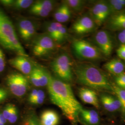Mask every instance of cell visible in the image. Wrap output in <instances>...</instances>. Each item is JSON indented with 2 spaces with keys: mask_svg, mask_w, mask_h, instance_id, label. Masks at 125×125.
<instances>
[{
  "mask_svg": "<svg viewBox=\"0 0 125 125\" xmlns=\"http://www.w3.org/2000/svg\"><path fill=\"white\" fill-rule=\"evenodd\" d=\"M72 48L76 57L81 60H99L103 54L98 48L91 43L83 40H76L72 43Z\"/></svg>",
  "mask_w": 125,
  "mask_h": 125,
  "instance_id": "5",
  "label": "cell"
},
{
  "mask_svg": "<svg viewBox=\"0 0 125 125\" xmlns=\"http://www.w3.org/2000/svg\"><path fill=\"white\" fill-rule=\"evenodd\" d=\"M8 96V93H6L4 94H0V103L4 101L7 98Z\"/></svg>",
  "mask_w": 125,
  "mask_h": 125,
  "instance_id": "37",
  "label": "cell"
},
{
  "mask_svg": "<svg viewBox=\"0 0 125 125\" xmlns=\"http://www.w3.org/2000/svg\"><path fill=\"white\" fill-rule=\"evenodd\" d=\"M13 0H0V3L6 7H12L14 2Z\"/></svg>",
  "mask_w": 125,
  "mask_h": 125,
  "instance_id": "35",
  "label": "cell"
},
{
  "mask_svg": "<svg viewBox=\"0 0 125 125\" xmlns=\"http://www.w3.org/2000/svg\"><path fill=\"white\" fill-rule=\"evenodd\" d=\"M118 39L122 44L125 45V35L119 31L118 34Z\"/></svg>",
  "mask_w": 125,
  "mask_h": 125,
  "instance_id": "36",
  "label": "cell"
},
{
  "mask_svg": "<svg viewBox=\"0 0 125 125\" xmlns=\"http://www.w3.org/2000/svg\"><path fill=\"white\" fill-rule=\"evenodd\" d=\"M0 45L18 55L28 57L19 41L13 23L0 8Z\"/></svg>",
  "mask_w": 125,
  "mask_h": 125,
  "instance_id": "3",
  "label": "cell"
},
{
  "mask_svg": "<svg viewBox=\"0 0 125 125\" xmlns=\"http://www.w3.org/2000/svg\"><path fill=\"white\" fill-rule=\"evenodd\" d=\"M89 15L97 27L104 24L111 15L106 0L95 2L89 9Z\"/></svg>",
  "mask_w": 125,
  "mask_h": 125,
  "instance_id": "8",
  "label": "cell"
},
{
  "mask_svg": "<svg viewBox=\"0 0 125 125\" xmlns=\"http://www.w3.org/2000/svg\"><path fill=\"white\" fill-rule=\"evenodd\" d=\"M6 93H8V91L0 87V94H4Z\"/></svg>",
  "mask_w": 125,
  "mask_h": 125,
  "instance_id": "39",
  "label": "cell"
},
{
  "mask_svg": "<svg viewBox=\"0 0 125 125\" xmlns=\"http://www.w3.org/2000/svg\"><path fill=\"white\" fill-rule=\"evenodd\" d=\"M78 95L83 102L91 105L97 109L100 108L98 96L95 90L87 87H82L79 89Z\"/></svg>",
  "mask_w": 125,
  "mask_h": 125,
  "instance_id": "18",
  "label": "cell"
},
{
  "mask_svg": "<svg viewBox=\"0 0 125 125\" xmlns=\"http://www.w3.org/2000/svg\"><path fill=\"white\" fill-rule=\"evenodd\" d=\"M34 1L32 0H16L14 1L12 7L17 10L27 9L31 6Z\"/></svg>",
  "mask_w": 125,
  "mask_h": 125,
  "instance_id": "27",
  "label": "cell"
},
{
  "mask_svg": "<svg viewBox=\"0 0 125 125\" xmlns=\"http://www.w3.org/2000/svg\"><path fill=\"white\" fill-rule=\"evenodd\" d=\"M50 99L58 107L73 125H77L78 115L83 106L73 92L70 83L64 82L49 74L47 86Z\"/></svg>",
  "mask_w": 125,
  "mask_h": 125,
  "instance_id": "1",
  "label": "cell"
},
{
  "mask_svg": "<svg viewBox=\"0 0 125 125\" xmlns=\"http://www.w3.org/2000/svg\"><path fill=\"white\" fill-rule=\"evenodd\" d=\"M9 63L12 67L17 69L25 76H29L34 65L28 57L21 55H17L10 59Z\"/></svg>",
  "mask_w": 125,
  "mask_h": 125,
  "instance_id": "16",
  "label": "cell"
},
{
  "mask_svg": "<svg viewBox=\"0 0 125 125\" xmlns=\"http://www.w3.org/2000/svg\"><path fill=\"white\" fill-rule=\"evenodd\" d=\"M0 122L6 125L7 123V121L6 120L4 117L3 116L2 112H0Z\"/></svg>",
  "mask_w": 125,
  "mask_h": 125,
  "instance_id": "38",
  "label": "cell"
},
{
  "mask_svg": "<svg viewBox=\"0 0 125 125\" xmlns=\"http://www.w3.org/2000/svg\"><path fill=\"white\" fill-rule=\"evenodd\" d=\"M45 28L46 33H47L56 43L58 44V36L53 28L48 23L45 24Z\"/></svg>",
  "mask_w": 125,
  "mask_h": 125,
  "instance_id": "30",
  "label": "cell"
},
{
  "mask_svg": "<svg viewBox=\"0 0 125 125\" xmlns=\"http://www.w3.org/2000/svg\"><path fill=\"white\" fill-rule=\"evenodd\" d=\"M115 81L117 87L125 90V72L116 76Z\"/></svg>",
  "mask_w": 125,
  "mask_h": 125,
  "instance_id": "31",
  "label": "cell"
},
{
  "mask_svg": "<svg viewBox=\"0 0 125 125\" xmlns=\"http://www.w3.org/2000/svg\"><path fill=\"white\" fill-rule=\"evenodd\" d=\"M94 44L105 57H109L112 54L113 42L112 37L108 31L103 29L95 33L93 36Z\"/></svg>",
  "mask_w": 125,
  "mask_h": 125,
  "instance_id": "9",
  "label": "cell"
},
{
  "mask_svg": "<svg viewBox=\"0 0 125 125\" xmlns=\"http://www.w3.org/2000/svg\"><path fill=\"white\" fill-rule=\"evenodd\" d=\"M56 44L47 33L40 34L32 40V52L38 57H47L54 52Z\"/></svg>",
  "mask_w": 125,
  "mask_h": 125,
  "instance_id": "6",
  "label": "cell"
},
{
  "mask_svg": "<svg viewBox=\"0 0 125 125\" xmlns=\"http://www.w3.org/2000/svg\"><path fill=\"white\" fill-rule=\"evenodd\" d=\"M55 1L51 0H39L34 1L29 8L31 14L41 17H46L53 9Z\"/></svg>",
  "mask_w": 125,
  "mask_h": 125,
  "instance_id": "12",
  "label": "cell"
},
{
  "mask_svg": "<svg viewBox=\"0 0 125 125\" xmlns=\"http://www.w3.org/2000/svg\"><path fill=\"white\" fill-rule=\"evenodd\" d=\"M105 30L120 31L125 30V10L110 15L104 23Z\"/></svg>",
  "mask_w": 125,
  "mask_h": 125,
  "instance_id": "15",
  "label": "cell"
},
{
  "mask_svg": "<svg viewBox=\"0 0 125 125\" xmlns=\"http://www.w3.org/2000/svg\"><path fill=\"white\" fill-rule=\"evenodd\" d=\"M76 82L94 90L114 94L113 84L105 73L98 67L87 62L77 63L73 68Z\"/></svg>",
  "mask_w": 125,
  "mask_h": 125,
  "instance_id": "2",
  "label": "cell"
},
{
  "mask_svg": "<svg viewBox=\"0 0 125 125\" xmlns=\"http://www.w3.org/2000/svg\"><path fill=\"white\" fill-rule=\"evenodd\" d=\"M6 66V61L4 53L0 47V73L4 71Z\"/></svg>",
  "mask_w": 125,
  "mask_h": 125,
  "instance_id": "32",
  "label": "cell"
},
{
  "mask_svg": "<svg viewBox=\"0 0 125 125\" xmlns=\"http://www.w3.org/2000/svg\"><path fill=\"white\" fill-rule=\"evenodd\" d=\"M111 15L124 10L125 0H106Z\"/></svg>",
  "mask_w": 125,
  "mask_h": 125,
  "instance_id": "25",
  "label": "cell"
},
{
  "mask_svg": "<svg viewBox=\"0 0 125 125\" xmlns=\"http://www.w3.org/2000/svg\"><path fill=\"white\" fill-rule=\"evenodd\" d=\"M66 4L72 12H81L85 7L86 1L83 0H66L62 1Z\"/></svg>",
  "mask_w": 125,
  "mask_h": 125,
  "instance_id": "26",
  "label": "cell"
},
{
  "mask_svg": "<svg viewBox=\"0 0 125 125\" xmlns=\"http://www.w3.org/2000/svg\"><path fill=\"white\" fill-rule=\"evenodd\" d=\"M2 113L8 122L11 124L15 123L19 118L18 108L13 104H7L3 109Z\"/></svg>",
  "mask_w": 125,
  "mask_h": 125,
  "instance_id": "22",
  "label": "cell"
},
{
  "mask_svg": "<svg viewBox=\"0 0 125 125\" xmlns=\"http://www.w3.org/2000/svg\"><path fill=\"white\" fill-rule=\"evenodd\" d=\"M26 125H41L39 119L34 113L30 112L26 118Z\"/></svg>",
  "mask_w": 125,
  "mask_h": 125,
  "instance_id": "28",
  "label": "cell"
},
{
  "mask_svg": "<svg viewBox=\"0 0 125 125\" xmlns=\"http://www.w3.org/2000/svg\"><path fill=\"white\" fill-rule=\"evenodd\" d=\"M51 67L56 78L70 83L73 80V68L72 58L66 52L59 54L51 62Z\"/></svg>",
  "mask_w": 125,
  "mask_h": 125,
  "instance_id": "4",
  "label": "cell"
},
{
  "mask_svg": "<svg viewBox=\"0 0 125 125\" xmlns=\"http://www.w3.org/2000/svg\"><path fill=\"white\" fill-rule=\"evenodd\" d=\"M97 27L89 14L83 15L78 18L72 26V30L76 34L83 35L94 31Z\"/></svg>",
  "mask_w": 125,
  "mask_h": 125,
  "instance_id": "10",
  "label": "cell"
},
{
  "mask_svg": "<svg viewBox=\"0 0 125 125\" xmlns=\"http://www.w3.org/2000/svg\"><path fill=\"white\" fill-rule=\"evenodd\" d=\"M114 94L119 99L121 104V116L123 121H125V90L121 89L116 85L113 84Z\"/></svg>",
  "mask_w": 125,
  "mask_h": 125,
  "instance_id": "24",
  "label": "cell"
},
{
  "mask_svg": "<svg viewBox=\"0 0 125 125\" xmlns=\"http://www.w3.org/2000/svg\"><path fill=\"white\" fill-rule=\"evenodd\" d=\"M114 125V124H109V125Z\"/></svg>",
  "mask_w": 125,
  "mask_h": 125,
  "instance_id": "41",
  "label": "cell"
},
{
  "mask_svg": "<svg viewBox=\"0 0 125 125\" xmlns=\"http://www.w3.org/2000/svg\"><path fill=\"white\" fill-rule=\"evenodd\" d=\"M45 95V92L41 89H39L35 98L29 103L33 105H40L44 103Z\"/></svg>",
  "mask_w": 125,
  "mask_h": 125,
  "instance_id": "29",
  "label": "cell"
},
{
  "mask_svg": "<svg viewBox=\"0 0 125 125\" xmlns=\"http://www.w3.org/2000/svg\"><path fill=\"white\" fill-rule=\"evenodd\" d=\"M17 27L20 37L24 41H30L36 36V25L30 19L21 18L18 21Z\"/></svg>",
  "mask_w": 125,
  "mask_h": 125,
  "instance_id": "11",
  "label": "cell"
},
{
  "mask_svg": "<svg viewBox=\"0 0 125 125\" xmlns=\"http://www.w3.org/2000/svg\"><path fill=\"white\" fill-rule=\"evenodd\" d=\"M78 122L83 125H100L101 119L98 112L92 108L83 107L78 115Z\"/></svg>",
  "mask_w": 125,
  "mask_h": 125,
  "instance_id": "17",
  "label": "cell"
},
{
  "mask_svg": "<svg viewBox=\"0 0 125 125\" xmlns=\"http://www.w3.org/2000/svg\"><path fill=\"white\" fill-rule=\"evenodd\" d=\"M100 101L103 108L108 113L121 112V103L115 94L103 92L100 95Z\"/></svg>",
  "mask_w": 125,
  "mask_h": 125,
  "instance_id": "14",
  "label": "cell"
},
{
  "mask_svg": "<svg viewBox=\"0 0 125 125\" xmlns=\"http://www.w3.org/2000/svg\"><path fill=\"white\" fill-rule=\"evenodd\" d=\"M38 90L39 89H32L30 92V93L29 94L28 97V101L29 103H30L35 98L37 94H38Z\"/></svg>",
  "mask_w": 125,
  "mask_h": 125,
  "instance_id": "34",
  "label": "cell"
},
{
  "mask_svg": "<svg viewBox=\"0 0 125 125\" xmlns=\"http://www.w3.org/2000/svg\"><path fill=\"white\" fill-rule=\"evenodd\" d=\"M39 120L41 125H58L60 117L55 111L46 109L41 113Z\"/></svg>",
  "mask_w": 125,
  "mask_h": 125,
  "instance_id": "19",
  "label": "cell"
},
{
  "mask_svg": "<svg viewBox=\"0 0 125 125\" xmlns=\"http://www.w3.org/2000/svg\"><path fill=\"white\" fill-rule=\"evenodd\" d=\"M49 73L39 65H34L29 75V81L36 87L47 86L49 83Z\"/></svg>",
  "mask_w": 125,
  "mask_h": 125,
  "instance_id": "13",
  "label": "cell"
},
{
  "mask_svg": "<svg viewBox=\"0 0 125 125\" xmlns=\"http://www.w3.org/2000/svg\"><path fill=\"white\" fill-rule=\"evenodd\" d=\"M6 83L11 93L16 97H22L29 87V81L27 76L19 72H12L6 78Z\"/></svg>",
  "mask_w": 125,
  "mask_h": 125,
  "instance_id": "7",
  "label": "cell"
},
{
  "mask_svg": "<svg viewBox=\"0 0 125 125\" xmlns=\"http://www.w3.org/2000/svg\"><path fill=\"white\" fill-rule=\"evenodd\" d=\"M0 125H5L4 124H3L2 123H1V122H0Z\"/></svg>",
  "mask_w": 125,
  "mask_h": 125,
  "instance_id": "40",
  "label": "cell"
},
{
  "mask_svg": "<svg viewBox=\"0 0 125 125\" xmlns=\"http://www.w3.org/2000/svg\"><path fill=\"white\" fill-rule=\"evenodd\" d=\"M117 54L120 58L125 60V44H122L117 50Z\"/></svg>",
  "mask_w": 125,
  "mask_h": 125,
  "instance_id": "33",
  "label": "cell"
},
{
  "mask_svg": "<svg viewBox=\"0 0 125 125\" xmlns=\"http://www.w3.org/2000/svg\"><path fill=\"white\" fill-rule=\"evenodd\" d=\"M72 11L64 2H62L54 13V18L56 22L62 23L68 21L72 17Z\"/></svg>",
  "mask_w": 125,
  "mask_h": 125,
  "instance_id": "20",
  "label": "cell"
},
{
  "mask_svg": "<svg viewBox=\"0 0 125 125\" xmlns=\"http://www.w3.org/2000/svg\"><path fill=\"white\" fill-rule=\"evenodd\" d=\"M56 32L58 38V44L64 43L68 39V33L67 29L62 23L53 21L48 22Z\"/></svg>",
  "mask_w": 125,
  "mask_h": 125,
  "instance_id": "23",
  "label": "cell"
},
{
  "mask_svg": "<svg viewBox=\"0 0 125 125\" xmlns=\"http://www.w3.org/2000/svg\"><path fill=\"white\" fill-rule=\"evenodd\" d=\"M104 68L109 72L115 76L124 72V63L119 58H114L104 64Z\"/></svg>",
  "mask_w": 125,
  "mask_h": 125,
  "instance_id": "21",
  "label": "cell"
}]
</instances>
